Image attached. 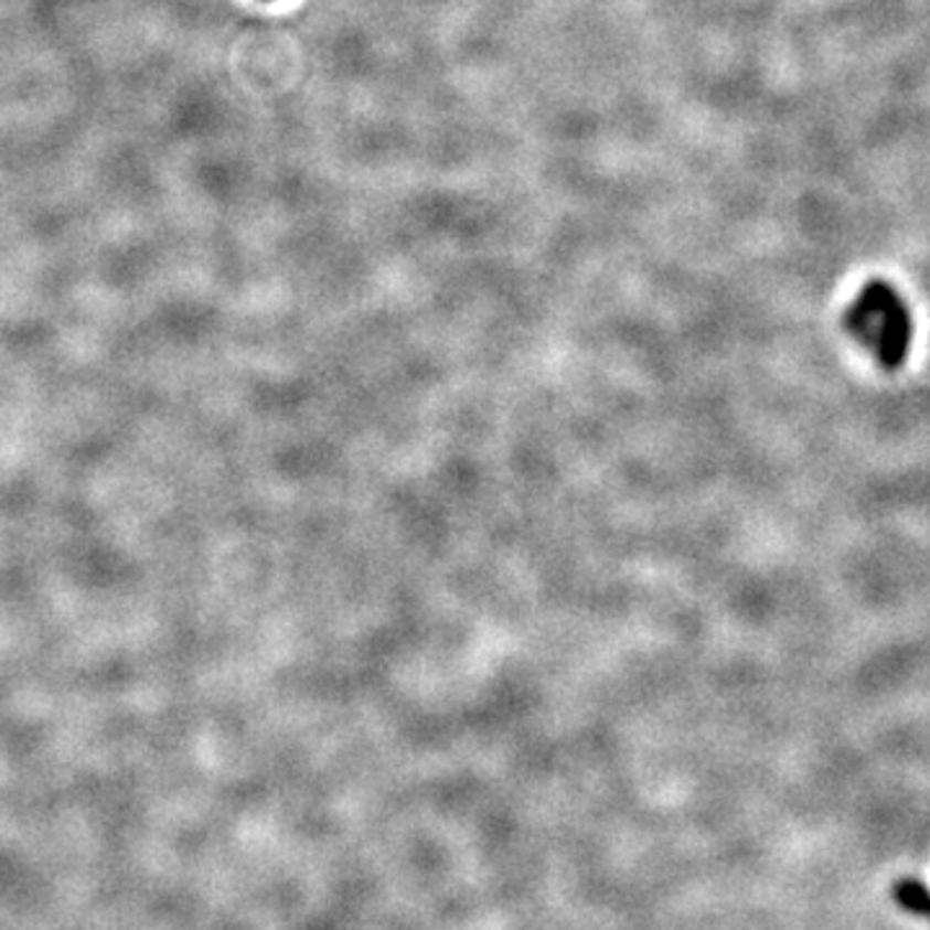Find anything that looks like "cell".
I'll return each instance as SVG.
<instances>
[{
	"mask_svg": "<svg viewBox=\"0 0 930 930\" xmlns=\"http://www.w3.org/2000/svg\"><path fill=\"white\" fill-rule=\"evenodd\" d=\"M897 899L902 902V907L907 910L918 912V915H928L930 910V899H928V889L922 881H915V879H907L897 887Z\"/></svg>",
	"mask_w": 930,
	"mask_h": 930,
	"instance_id": "obj_2",
	"label": "cell"
},
{
	"mask_svg": "<svg viewBox=\"0 0 930 930\" xmlns=\"http://www.w3.org/2000/svg\"><path fill=\"white\" fill-rule=\"evenodd\" d=\"M843 329L868 346L884 370L905 365L912 342V319L905 300L887 282H868L858 300L845 310Z\"/></svg>",
	"mask_w": 930,
	"mask_h": 930,
	"instance_id": "obj_1",
	"label": "cell"
}]
</instances>
